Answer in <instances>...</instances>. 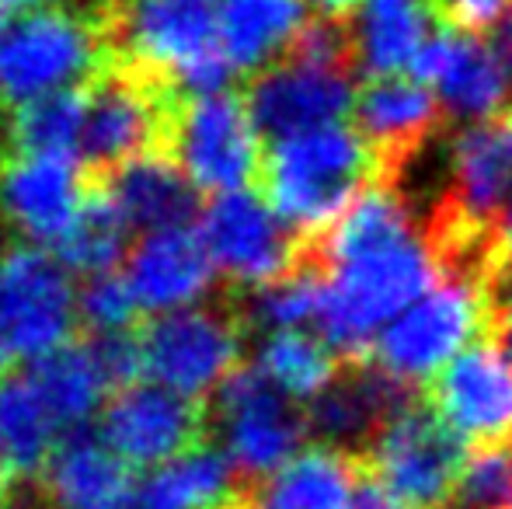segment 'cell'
Instances as JSON below:
<instances>
[{"label": "cell", "mask_w": 512, "mask_h": 509, "mask_svg": "<svg viewBox=\"0 0 512 509\" xmlns=\"http://www.w3.org/2000/svg\"><path fill=\"white\" fill-rule=\"evenodd\" d=\"M314 252L324 279L317 335L352 360L450 272L436 224L418 220L398 178H377Z\"/></svg>", "instance_id": "6da1fadb"}, {"label": "cell", "mask_w": 512, "mask_h": 509, "mask_svg": "<svg viewBox=\"0 0 512 509\" xmlns=\"http://www.w3.org/2000/svg\"><path fill=\"white\" fill-rule=\"evenodd\" d=\"M265 199L293 234L324 238L380 178L377 157L356 126H321L272 140L265 150Z\"/></svg>", "instance_id": "7a4b0ae2"}, {"label": "cell", "mask_w": 512, "mask_h": 509, "mask_svg": "<svg viewBox=\"0 0 512 509\" xmlns=\"http://www.w3.org/2000/svg\"><path fill=\"white\" fill-rule=\"evenodd\" d=\"M488 325H495V283L481 272L450 269L377 335L373 370L411 391L436 381Z\"/></svg>", "instance_id": "3957f363"}, {"label": "cell", "mask_w": 512, "mask_h": 509, "mask_svg": "<svg viewBox=\"0 0 512 509\" xmlns=\"http://www.w3.org/2000/svg\"><path fill=\"white\" fill-rule=\"evenodd\" d=\"M143 77L189 95L227 91L234 74L220 42L216 0H129L108 25Z\"/></svg>", "instance_id": "277c9868"}, {"label": "cell", "mask_w": 512, "mask_h": 509, "mask_svg": "<svg viewBox=\"0 0 512 509\" xmlns=\"http://www.w3.org/2000/svg\"><path fill=\"white\" fill-rule=\"evenodd\" d=\"M105 28L70 7H42L21 14L0 49V102L21 109L49 95L77 91L98 74Z\"/></svg>", "instance_id": "5b68a950"}, {"label": "cell", "mask_w": 512, "mask_h": 509, "mask_svg": "<svg viewBox=\"0 0 512 509\" xmlns=\"http://www.w3.org/2000/svg\"><path fill=\"white\" fill-rule=\"evenodd\" d=\"M171 161L182 168L196 192L227 196L241 192L262 175V129L248 109V98L230 91L189 95L168 123Z\"/></svg>", "instance_id": "8992f818"}, {"label": "cell", "mask_w": 512, "mask_h": 509, "mask_svg": "<svg viewBox=\"0 0 512 509\" xmlns=\"http://www.w3.org/2000/svg\"><path fill=\"white\" fill-rule=\"evenodd\" d=\"M81 286L49 248L14 245L0 255V339L11 356L39 363L74 342Z\"/></svg>", "instance_id": "52a82bcc"}, {"label": "cell", "mask_w": 512, "mask_h": 509, "mask_svg": "<svg viewBox=\"0 0 512 509\" xmlns=\"http://www.w3.org/2000/svg\"><path fill=\"white\" fill-rule=\"evenodd\" d=\"M143 381H154L189 401L220 394L241 370V328L216 307L161 314L136 339Z\"/></svg>", "instance_id": "ba28073f"}, {"label": "cell", "mask_w": 512, "mask_h": 509, "mask_svg": "<svg viewBox=\"0 0 512 509\" xmlns=\"http://www.w3.org/2000/svg\"><path fill=\"white\" fill-rule=\"evenodd\" d=\"M366 450L373 478H380L408 509H446L453 503L467 461L464 440L432 408L408 401Z\"/></svg>", "instance_id": "9c48e42d"}, {"label": "cell", "mask_w": 512, "mask_h": 509, "mask_svg": "<svg viewBox=\"0 0 512 509\" xmlns=\"http://www.w3.org/2000/svg\"><path fill=\"white\" fill-rule=\"evenodd\" d=\"M213 422L220 450L237 468V475L251 482H262L297 450H304L310 429L297 401L276 391L255 367H241L223 384V391L216 394Z\"/></svg>", "instance_id": "30bf717a"}, {"label": "cell", "mask_w": 512, "mask_h": 509, "mask_svg": "<svg viewBox=\"0 0 512 509\" xmlns=\"http://www.w3.org/2000/svg\"><path fill=\"white\" fill-rule=\"evenodd\" d=\"M196 227L216 272L230 283L262 290L293 269L297 234L272 210L269 199L251 189L213 196Z\"/></svg>", "instance_id": "8fae6325"}, {"label": "cell", "mask_w": 512, "mask_h": 509, "mask_svg": "<svg viewBox=\"0 0 512 509\" xmlns=\"http://www.w3.org/2000/svg\"><path fill=\"white\" fill-rule=\"evenodd\" d=\"M88 199L77 154L18 150L0 164V220L18 234L21 245L56 248Z\"/></svg>", "instance_id": "7c38bea8"}, {"label": "cell", "mask_w": 512, "mask_h": 509, "mask_svg": "<svg viewBox=\"0 0 512 509\" xmlns=\"http://www.w3.org/2000/svg\"><path fill=\"white\" fill-rule=\"evenodd\" d=\"M432 412L471 447L512 443V353L474 342L432 381Z\"/></svg>", "instance_id": "4fadbf2b"}, {"label": "cell", "mask_w": 512, "mask_h": 509, "mask_svg": "<svg viewBox=\"0 0 512 509\" xmlns=\"http://www.w3.org/2000/svg\"><path fill=\"white\" fill-rule=\"evenodd\" d=\"M199 426L203 419L196 401L154 381H136L122 384L108 398L98 436L133 471H154L196 447Z\"/></svg>", "instance_id": "5bb4252c"}, {"label": "cell", "mask_w": 512, "mask_h": 509, "mask_svg": "<svg viewBox=\"0 0 512 509\" xmlns=\"http://www.w3.org/2000/svg\"><path fill=\"white\" fill-rule=\"evenodd\" d=\"M356 74L304 63L286 56L276 67L262 70L248 88V109L255 116L262 136L283 140L307 129L345 123L356 109Z\"/></svg>", "instance_id": "9a60e30c"}, {"label": "cell", "mask_w": 512, "mask_h": 509, "mask_svg": "<svg viewBox=\"0 0 512 509\" xmlns=\"http://www.w3.org/2000/svg\"><path fill=\"white\" fill-rule=\"evenodd\" d=\"M122 276L133 286L140 311L161 318L203 307L220 272L206 252L199 227L178 224L140 234L122 262Z\"/></svg>", "instance_id": "2e32d148"}, {"label": "cell", "mask_w": 512, "mask_h": 509, "mask_svg": "<svg viewBox=\"0 0 512 509\" xmlns=\"http://www.w3.org/2000/svg\"><path fill=\"white\" fill-rule=\"evenodd\" d=\"M352 119L377 157L380 178H401V171L422 154L425 143L436 140L446 109L429 84L418 77L391 74L366 77Z\"/></svg>", "instance_id": "e0dca14e"}, {"label": "cell", "mask_w": 512, "mask_h": 509, "mask_svg": "<svg viewBox=\"0 0 512 509\" xmlns=\"http://www.w3.org/2000/svg\"><path fill=\"white\" fill-rule=\"evenodd\" d=\"M411 77L429 84L450 119L485 123L509 112L512 81L492 46L478 35H460L436 28L411 63Z\"/></svg>", "instance_id": "ac0fdd59"}, {"label": "cell", "mask_w": 512, "mask_h": 509, "mask_svg": "<svg viewBox=\"0 0 512 509\" xmlns=\"http://www.w3.org/2000/svg\"><path fill=\"white\" fill-rule=\"evenodd\" d=\"M171 116L150 77L105 74L84 95L81 154L105 168H119L143 154H154V143L168 133Z\"/></svg>", "instance_id": "d6986e66"}, {"label": "cell", "mask_w": 512, "mask_h": 509, "mask_svg": "<svg viewBox=\"0 0 512 509\" xmlns=\"http://www.w3.org/2000/svg\"><path fill=\"white\" fill-rule=\"evenodd\" d=\"M46 509H133V468L102 436L74 433L56 447L39 475Z\"/></svg>", "instance_id": "ffe728a7"}, {"label": "cell", "mask_w": 512, "mask_h": 509, "mask_svg": "<svg viewBox=\"0 0 512 509\" xmlns=\"http://www.w3.org/2000/svg\"><path fill=\"white\" fill-rule=\"evenodd\" d=\"M408 387L394 384L373 367H359L352 374H342L317 401H310L307 422L317 436L331 447H370L373 436L384 429L398 408L408 405Z\"/></svg>", "instance_id": "44dd1931"}, {"label": "cell", "mask_w": 512, "mask_h": 509, "mask_svg": "<svg viewBox=\"0 0 512 509\" xmlns=\"http://www.w3.org/2000/svg\"><path fill=\"white\" fill-rule=\"evenodd\" d=\"M359 482L349 450L314 443L255 482L251 509H352Z\"/></svg>", "instance_id": "7402d4cb"}, {"label": "cell", "mask_w": 512, "mask_h": 509, "mask_svg": "<svg viewBox=\"0 0 512 509\" xmlns=\"http://www.w3.org/2000/svg\"><path fill=\"white\" fill-rule=\"evenodd\" d=\"M28 377L67 436L81 433L88 422L102 419L108 398H112V384H119L102 342H95V346L70 342L60 353L32 363Z\"/></svg>", "instance_id": "603a6c76"}, {"label": "cell", "mask_w": 512, "mask_h": 509, "mask_svg": "<svg viewBox=\"0 0 512 509\" xmlns=\"http://www.w3.org/2000/svg\"><path fill=\"white\" fill-rule=\"evenodd\" d=\"M220 42L234 74H262L286 60L307 28V0H216Z\"/></svg>", "instance_id": "cb8c5ba5"}, {"label": "cell", "mask_w": 512, "mask_h": 509, "mask_svg": "<svg viewBox=\"0 0 512 509\" xmlns=\"http://www.w3.org/2000/svg\"><path fill=\"white\" fill-rule=\"evenodd\" d=\"M105 199L122 213V220L133 231L147 234L161 231V227L189 224L196 189L171 157L143 154L112 168Z\"/></svg>", "instance_id": "d4e9b609"}, {"label": "cell", "mask_w": 512, "mask_h": 509, "mask_svg": "<svg viewBox=\"0 0 512 509\" xmlns=\"http://www.w3.org/2000/svg\"><path fill=\"white\" fill-rule=\"evenodd\" d=\"M425 0H366L356 11V56L366 77H391L411 70L429 42Z\"/></svg>", "instance_id": "484cf974"}, {"label": "cell", "mask_w": 512, "mask_h": 509, "mask_svg": "<svg viewBox=\"0 0 512 509\" xmlns=\"http://www.w3.org/2000/svg\"><path fill=\"white\" fill-rule=\"evenodd\" d=\"M237 468L220 447H192L147 471L133 509H223L234 499Z\"/></svg>", "instance_id": "4316f807"}, {"label": "cell", "mask_w": 512, "mask_h": 509, "mask_svg": "<svg viewBox=\"0 0 512 509\" xmlns=\"http://www.w3.org/2000/svg\"><path fill=\"white\" fill-rule=\"evenodd\" d=\"M67 440L60 422L53 419L32 377L18 374L0 381V461L14 478L42 475L56 447Z\"/></svg>", "instance_id": "83f0119b"}, {"label": "cell", "mask_w": 512, "mask_h": 509, "mask_svg": "<svg viewBox=\"0 0 512 509\" xmlns=\"http://www.w3.org/2000/svg\"><path fill=\"white\" fill-rule=\"evenodd\" d=\"M255 370L290 401H317L338 381V353L317 332H272L255 349Z\"/></svg>", "instance_id": "f1b7e54d"}, {"label": "cell", "mask_w": 512, "mask_h": 509, "mask_svg": "<svg viewBox=\"0 0 512 509\" xmlns=\"http://www.w3.org/2000/svg\"><path fill=\"white\" fill-rule=\"evenodd\" d=\"M129 234H133V227L122 220V213L105 196H91L81 217L70 224V231L56 245V255L77 276H105V272H115L119 262H126L129 248H133Z\"/></svg>", "instance_id": "f546056e"}, {"label": "cell", "mask_w": 512, "mask_h": 509, "mask_svg": "<svg viewBox=\"0 0 512 509\" xmlns=\"http://www.w3.org/2000/svg\"><path fill=\"white\" fill-rule=\"evenodd\" d=\"M84 133V95L63 91L14 109L11 140L32 154H77Z\"/></svg>", "instance_id": "4dcf8cb0"}, {"label": "cell", "mask_w": 512, "mask_h": 509, "mask_svg": "<svg viewBox=\"0 0 512 509\" xmlns=\"http://www.w3.org/2000/svg\"><path fill=\"white\" fill-rule=\"evenodd\" d=\"M324 297V279L321 269H290L286 276L272 279L269 286L255 290L248 304V318L262 335L272 332H304L317 328V314H321Z\"/></svg>", "instance_id": "1f68e13d"}, {"label": "cell", "mask_w": 512, "mask_h": 509, "mask_svg": "<svg viewBox=\"0 0 512 509\" xmlns=\"http://www.w3.org/2000/svg\"><path fill=\"white\" fill-rule=\"evenodd\" d=\"M453 509H512V443L474 447L460 471Z\"/></svg>", "instance_id": "d6a6232c"}, {"label": "cell", "mask_w": 512, "mask_h": 509, "mask_svg": "<svg viewBox=\"0 0 512 509\" xmlns=\"http://www.w3.org/2000/svg\"><path fill=\"white\" fill-rule=\"evenodd\" d=\"M140 304L133 297V286L122 272L91 276L81 286V325H88L98 339H122L140 318Z\"/></svg>", "instance_id": "836d02e7"}, {"label": "cell", "mask_w": 512, "mask_h": 509, "mask_svg": "<svg viewBox=\"0 0 512 509\" xmlns=\"http://www.w3.org/2000/svg\"><path fill=\"white\" fill-rule=\"evenodd\" d=\"M425 7L439 28L481 39L512 11V0H425Z\"/></svg>", "instance_id": "e575fe53"}, {"label": "cell", "mask_w": 512, "mask_h": 509, "mask_svg": "<svg viewBox=\"0 0 512 509\" xmlns=\"http://www.w3.org/2000/svg\"><path fill=\"white\" fill-rule=\"evenodd\" d=\"M352 509H408L401 503L398 496H394L391 489H387L380 478H363L356 489V499H352Z\"/></svg>", "instance_id": "d590c367"}, {"label": "cell", "mask_w": 512, "mask_h": 509, "mask_svg": "<svg viewBox=\"0 0 512 509\" xmlns=\"http://www.w3.org/2000/svg\"><path fill=\"white\" fill-rule=\"evenodd\" d=\"M499 286H502V293L495 297V325H499V332H502L499 342L512 353V279Z\"/></svg>", "instance_id": "8d00e7d4"}, {"label": "cell", "mask_w": 512, "mask_h": 509, "mask_svg": "<svg viewBox=\"0 0 512 509\" xmlns=\"http://www.w3.org/2000/svg\"><path fill=\"white\" fill-rule=\"evenodd\" d=\"M492 49L495 56H499V63L506 67L509 81H512V11L506 14V18L495 25V35H492Z\"/></svg>", "instance_id": "74e56055"}, {"label": "cell", "mask_w": 512, "mask_h": 509, "mask_svg": "<svg viewBox=\"0 0 512 509\" xmlns=\"http://www.w3.org/2000/svg\"><path fill=\"white\" fill-rule=\"evenodd\" d=\"M317 7L321 18H338V21H352V14L366 4V0H310Z\"/></svg>", "instance_id": "f35d334b"}, {"label": "cell", "mask_w": 512, "mask_h": 509, "mask_svg": "<svg viewBox=\"0 0 512 509\" xmlns=\"http://www.w3.org/2000/svg\"><path fill=\"white\" fill-rule=\"evenodd\" d=\"M495 245H499V255H502V262H512V196H509V203L502 206V217H499V224H495Z\"/></svg>", "instance_id": "ab89813d"}, {"label": "cell", "mask_w": 512, "mask_h": 509, "mask_svg": "<svg viewBox=\"0 0 512 509\" xmlns=\"http://www.w3.org/2000/svg\"><path fill=\"white\" fill-rule=\"evenodd\" d=\"M42 7H53V0H0V11L32 14V11H42Z\"/></svg>", "instance_id": "60d3db41"}, {"label": "cell", "mask_w": 512, "mask_h": 509, "mask_svg": "<svg viewBox=\"0 0 512 509\" xmlns=\"http://www.w3.org/2000/svg\"><path fill=\"white\" fill-rule=\"evenodd\" d=\"M7 35H11V25H7V11H0V49H4Z\"/></svg>", "instance_id": "b9f144b4"}, {"label": "cell", "mask_w": 512, "mask_h": 509, "mask_svg": "<svg viewBox=\"0 0 512 509\" xmlns=\"http://www.w3.org/2000/svg\"><path fill=\"white\" fill-rule=\"evenodd\" d=\"M7 356H11V349H7V342L0 339V374H4V363H7Z\"/></svg>", "instance_id": "7bdbcfd3"}, {"label": "cell", "mask_w": 512, "mask_h": 509, "mask_svg": "<svg viewBox=\"0 0 512 509\" xmlns=\"http://www.w3.org/2000/svg\"><path fill=\"white\" fill-rule=\"evenodd\" d=\"M0 471H4V461H0Z\"/></svg>", "instance_id": "ee69618b"}]
</instances>
